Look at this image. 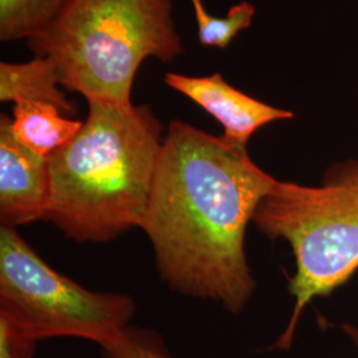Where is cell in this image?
Here are the masks:
<instances>
[{
    "label": "cell",
    "instance_id": "obj_12",
    "mask_svg": "<svg viewBox=\"0 0 358 358\" xmlns=\"http://www.w3.org/2000/svg\"><path fill=\"white\" fill-rule=\"evenodd\" d=\"M101 350L105 358H173L154 333L130 327Z\"/></svg>",
    "mask_w": 358,
    "mask_h": 358
},
{
    "label": "cell",
    "instance_id": "obj_14",
    "mask_svg": "<svg viewBox=\"0 0 358 358\" xmlns=\"http://www.w3.org/2000/svg\"><path fill=\"white\" fill-rule=\"evenodd\" d=\"M343 331L348 336V338L350 340V343L356 346L358 349V328L352 325V324H344L343 325Z\"/></svg>",
    "mask_w": 358,
    "mask_h": 358
},
{
    "label": "cell",
    "instance_id": "obj_3",
    "mask_svg": "<svg viewBox=\"0 0 358 358\" xmlns=\"http://www.w3.org/2000/svg\"><path fill=\"white\" fill-rule=\"evenodd\" d=\"M173 10V0H71L27 45L56 64L65 90L87 101L133 103L145 60L169 64L185 53Z\"/></svg>",
    "mask_w": 358,
    "mask_h": 358
},
{
    "label": "cell",
    "instance_id": "obj_11",
    "mask_svg": "<svg viewBox=\"0 0 358 358\" xmlns=\"http://www.w3.org/2000/svg\"><path fill=\"white\" fill-rule=\"evenodd\" d=\"M195 15L198 40L203 47L227 50L241 32L252 26L255 16V6L243 0L232 6L223 17L210 15L202 0H190Z\"/></svg>",
    "mask_w": 358,
    "mask_h": 358
},
{
    "label": "cell",
    "instance_id": "obj_6",
    "mask_svg": "<svg viewBox=\"0 0 358 358\" xmlns=\"http://www.w3.org/2000/svg\"><path fill=\"white\" fill-rule=\"evenodd\" d=\"M165 84L213 115L223 128L222 137L236 146L247 148L259 129L294 117L291 110L263 103L236 90L217 72L210 76L169 72Z\"/></svg>",
    "mask_w": 358,
    "mask_h": 358
},
{
    "label": "cell",
    "instance_id": "obj_2",
    "mask_svg": "<svg viewBox=\"0 0 358 358\" xmlns=\"http://www.w3.org/2000/svg\"><path fill=\"white\" fill-rule=\"evenodd\" d=\"M164 137L149 105L88 101L76 137L47 159L44 220L83 243H106L141 229Z\"/></svg>",
    "mask_w": 358,
    "mask_h": 358
},
{
    "label": "cell",
    "instance_id": "obj_1",
    "mask_svg": "<svg viewBox=\"0 0 358 358\" xmlns=\"http://www.w3.org/2000/svg\"><path fill=\"white\" fill-rule=\"evenodd\" d=\"M276 180L247 148L170 121L141 224L167 287L241 313L256 289L245 231Z\"/></svg>",
    "mask_w": 358,
    "mask_h": 358
},
{
    "label": "cell",
    "instance_id": "obj_7",
    "mask_svg": "<svg viewBox=\"0 0 358 358\" xmlns=\"http://www.w3.org/2000/svg\"><path fill=\"white\" fill-rule=\"evenodd\" d=\"M48 161L16 141L13 120L0 115V223L16 229L44 220L50 202Z\"/></svg>",
    "mask_w": 358,
    "mask_h": 358
},
{
    "label": "cell",
    "instance_id": "obj_5",
    "mask_svg": "<svg viewBox=\"0 0 358 358\" xmlns=\"http://www.w3.org/2000/svg\"><path fill=\"white\" fill-rule=\"evenodd\" d=\"M0 310L31 338L73 337L103 346L129 328L131 296L94 292L55 271L13 227H0Z\"/></svg>",
    "mask_w": 358,
    "mask_h": 358
},
{
    "label": "cell",
    "instance_id": "obj_9",
    "mask_svg": "<svg viewBox=\"0 0 358 358\" xmlns=\"http://www.w3.org/2000/svg\"><path fill=\"white\" fill-rule=\"evenodd\" d=\"M11 120L16 141L44 159L72 141L83 127V121L66 117L48 103H16Z\"/></svg>",
    "mask_w": 358,
    "mask_h": 358
},
{
    "label": "cell",
    "instance_id": "obj_8",
    "mask_svg": "<svg viewBox=\"0 0 358 358\" xmlns=\"http://www.w3.org/2000/svg\"><path fill=\"white\" fill-rule=\"evenodd\" d=\"M64 90L59 69L50 57L35 56L26 63H0L1 103H48L64 115H75L76 105Z\"/></svg>",
    "mask_w": 358,
    "mask_h": 358
},
{
    "label": "cell",
    "instance_id": "obj_4",
    "mask_svg": "<svg viewBox=\"0 0 358 358\" xmlns=\"http://www.w3.org/2000/svg\"><path fill=\"white\" fill-rule=\"evenodd\" d=\"M252 223L269 239H284L294 256L289 294L294 309L271 349L289 350L301 315L358 271V159L329 167L316 186L276 180L256 208Z\"/></svg>",
    "mask_w": 358,
    "mask_h": 358
},
{
    "label": "cell",
    "instance_id": "obj_10",
    "mask_svg": "<svg viewBox=\"0 0 358 358\" xmlns=\"http://www.w3.org/2000/svg\"><path fill=\"white\" fill-rule=\"evenodd\" d=\"M71 0H0V41L31 40L44 34Z\"/></svg>",
    "mask_w": 358,
    "mask_h": 358
},
{
    "label": "cell",
    "instance_id": "obj_13",
    "mask_svg": "<svg viewBox=\"0 0 358 358\" xmlns=\"http://www.w3.org/2000/svg\"><path fill=\"white\" fill-rule=\"evenodd\" d=\"M38 341L23 332L19 325L0 310V358H34Z\"/></svg>",
    "mask_w": 358,
    "mask_h": 358
}]
</instances>
